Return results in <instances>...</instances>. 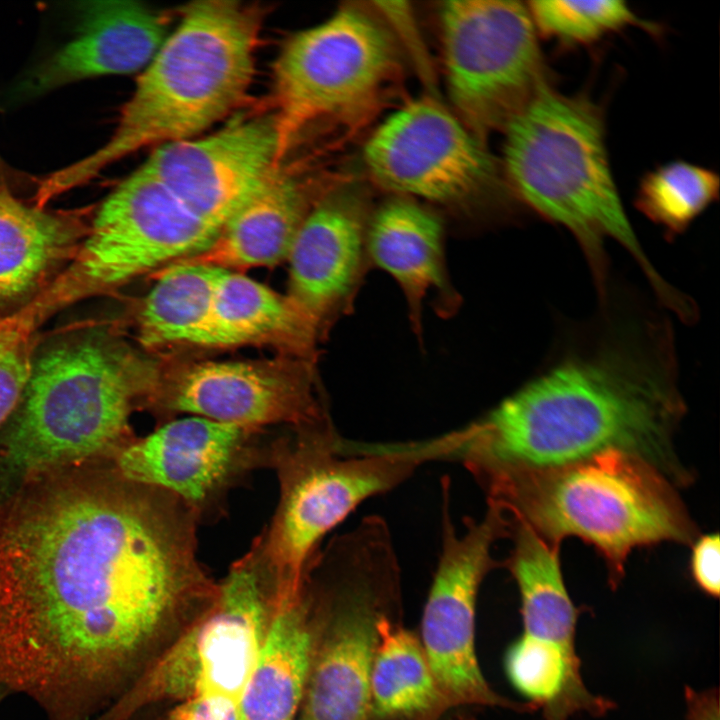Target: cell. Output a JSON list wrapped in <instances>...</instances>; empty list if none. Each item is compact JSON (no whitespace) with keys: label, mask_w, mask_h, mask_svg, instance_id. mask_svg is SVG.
<instances>
[{"label":"cell","mask_w":720,"mask_h":720,"mask_svg":"<svg viewBox=\"0 0 720 720\" xmlns=\"http://www.w3.org/2000/svg\"><path fill=\"white\" fill-rule=\"evenodd\" d=\"M0 502V681L46 720H98L218 595L193 512L112 461Z\"/></svg>","instance_id":"cell-1"},{"label":"cell","mask_w":720,"mask_h":720,"mask_svg":"<svg viewBox=\"0 0 720 720\" xmlns=\"http://www.w3.org/2000/svg\"><path fill=\"white\" fill-rule=\"evenodd\" d=\"M675 368L660 325L569 354L449 434L450 457L466 468L538 470L619 451L686 488L694 473L676 446L686 407Z\"/></svg>","instance_id":"cell-2"},{"label":"cell","mask_w":720,"mask_h":720,"mask_svg":"<svg viewBox=\"0 0 720 720\" xmlns=\"http://www.w3.org/2000/svg\"><path fill=\"white\" fill-rule=\"evenodd\" d=\"M262 22L260 8L237 0H198L181 8L110 138L41 179L37 203L47 205L142 148L197 137L230 115L250 88Z\"/></svg>","instance_id":"cell-3"},{"label":"cell","mask_w":720,"mask_h":720,"mask_svg":"<svg viewBox=\"0 0 720 720\" xmlns=\"http://www.w3.org/2000/svg\"><path fill=\"white\" fill-rule=\"evenodd\" d=\"M468 471L510 520L552 544L576 537L591 545L613 588L633 550L690 545L699 536L680 489L648 462L619 451L546 469Z\"/></svg>","instance_id":"cell-4"},{"label":"cell","mask_w":720,"mask_h":720,"mask_svg":"<svg viewBox=\"0 0 720 720\" xmlns=\"http://www.w3.org/2000/svg\"><path fill=\"white\" fill-rule=\"evenodd\" d=\"M503 168L517 198L572 233L604 298V241L622 245L668 308L681 294L653 267L627 217L611 171L603 113L584 95L542 86L504 128Z\"/></svg>","instance_id":"cell-5"},{"label":"cell","mask_w":720,"mask_h":720,"mask_svg":"<svg viewBox=\"0 0 720 720\" xmlns=\"http://www.w3.org/2000/svg\"><path fill=\"white\" fill-rule=\"evenodd\" d=\"M128 351L90 331L33 358L28 382L4 436L1 466L27 480L96 460H112L134 438L129 419L153 377L139 376Z\"/></svg>","instance_id":"cell-6"},{"label":"cell","mask_w":720,"mask_h":720,"mask_svg":"<svg viewBox=\"0 0 720 720\" xmlns=\"http://www.w3.org/2000/svg\"><path fill=\"white\" fill-rule=\"evenodd\" d=\"M425 456L415 443H346L330 423L275 434L270 468L279 501L259 534L279 592L299 588L322 539L365 500L407 478Z\"/></svg>","instance_id":"cell-7"},{"label":"cell","mask_w":720,"mask_h":720,"mask_svg":"<svg viewBox=\"0 0 720 720\" xmlns=\"http://www.w3.org/2000/svg\"><path fill=\"white\" fill-rule=\"evenodd\" d=\"M400 576L382 537L347 534L322 550L309 579L316 636L296 720H370L376 625L399 600Z\"/></svg>","instance_id":"cell-8"},{"label":"cell","mask_w":720,"mask_h":720,"mask_svg":"<svg viewBox=\"0 0 720 720\" xmlns=\"http://www.w3.org/2000/svg\"><path fill=\"white\" fill-rule=\"evenodd\" d=\"M401 63L394 37L368 11L338 9L292 34L274 61L273 115L280 160L310 126L359 122L391 96Z\"/></svg>","instance_id":"cell-9"},{"label":"cell","mask_w":720,"mask_h":720,"mask_svg":"<svg viewBox=\"0 0 720 720\" xmlns=\"http://www.w3.org/2000/svg\"><path fill=\"white\" fill-rule=\"evenodd\" d=\"M257 536L232 563L213 605L181 632L112 708L114 720L199 695L240 701L277 599V581Z\"/></svg>","instance_id":"cell-10"},{"label":"cell","mask_w":720,"mask_h":720,"mask_svg":"<svg viewBox=\"0 0 720 720\" xmlns=\"http://www.w3.org/2000/svg\"><path fill=\"white\" fill-rule=\"evenodd\" d=\"M218 232L139 167L103 201L64 270L14 315L33 331L76 301L200 252Z\"/></svg>","instance_id":"cell-11"},{"label":"cell","mask_w":720,"mask_h":720,"mask_svg":"<svg viewBox=\"0 0 720 720\" xmlns=\"http://www.w3.org/2000/svg\"><path fill=\"white\" fill-rule=\"evenodd\" d=\"M449 97L479 139L502 129L549 83L527 4L447 1L440 7Z\"/></svg>","instance_id":"cell-12"},{"label":"cell","mask_w":720,"mask_h":720,"mask_svg":"<svg viewBox=\"0 0 720 720\" xmlns=\"http://www.w3.org/2000/svg\"><path fill=\"white\" fill-rule=\"evenodd\" d=\"M450 480L442 481L441 552L424 606L422 648L439 695V713L450 707L483 705L531 710L497 694L487 683L475 652V611L486 575L501 565L494 544L508 536L503 512L487 503L481 519H465L459 532L451 517Z\"/></svg>","instance_id":"cell-13"},{"label":"cell","mask_w":720,"mask_h":720,"mask_svg":"<svg viewBox=\"0 0 720 720\" xmlns=\"http://www.w3.org/2000/svg\"><path fill=\"white\" fill-rule=\"evenodd\" d=\"M269 432L187 415L134 438L112 463L127 480L180 499L200 524L221 517L232 489L270 467Z\"/></svg>","instance_id":"cell-14"},{"label":"cell","mask_w":720,"mask_h":720,"mask_svg":"<svg viewBox=\"0 0 720 720\" xmlns=\"http://www.w3.org/2000/svg\"><path fill=\"white\" fill-rule=\"evenodd\" d=\"M363 159L375 182L401 195L457 203L497 193L498 165L485 141L431 98L408 101L368 138Z\"/></svg>","instance_id":"cell-15"},{"label":"cell","mask_w":720,"mask_h":720,"mask_svg":"<svg viewBox=\"0 0 720 720\" xmlns=\"http://www.w3.org/2000/svg\"><path fill=\"white\" fill-rule=\"evenodd\" d=\"M281 165L273 113L155 147L140 166L206 225L220 231Z\"/></svg>","instance_id":"cell-16"},{"label":"cell","mask_w":720,"mask_h":720,"mask_svg":"<svg viewBox=\"0 0 720 720\" xmlns=\"http://www.w3.org/2000/svg\"><path fill=\"white\" fill-rule=\"evenodd\" d=\"M144 402L163 415L186 414L255 429L330 423L291 359L194 363L155 379Z\"/></svg>","instance_id":"cell-17"},{"label":"cell","mask_w":720,"mask_h":720,"mask_svg":"<svg viewBox=\"0 0 720 720\" xmlns=\"http://www.w3.org/2000/svg\"><path fill=\"white\" fill-rule=\"evenodd\" d=\"M68 41L12 87L13 102L35 99L68 84L142 71L168 36L166 14L134 0H90L75 7Z\"/></svg>","instance_id":"cell-18"},{"label":"cell","mask_w":720,"mask_h":720,"mask_svg":"<svg viewBox=\"0 0 720 720\" xmlns=\"http://www.w3.org/2000/svg\"><path fill=\"white\" fill-rule=\"evenodd\" d=\"M365 237L364 209L351 191L320 198L302 222L286 259L287 295L316 325L350 291Z\"/></svg>","instance_id":"cell-19"},{"label":"cell","mask_w":720,"mask_h":720,"mask_svg":"<svg viewBox=\"0 0 720 720\" xmlns=\"http://www.w3.org/2000/svg\"><path fill=\"white\" fill-rule=\"evenodd\" d=\"M313 204L304 184L280 165L206 248L174 263L234 272L273 266L287 259Z\"/></svg>","instance_id":"cell-20"},{"label":"cell","mask_w":720,"mask_h":720,"mask_svg":"<svg viewBox=\"0 0 720 720\" xmlns=\"http://www.w3.org/2000/svg\"><path fill=\"white\" fill-rule=\"evenodd\" d=\"M316 636V615L305 580L279 595L255 667L239 701L241 720H296Z\"/></svg>","instance_id":"cell-21"},{"label":"cell","mask_w":720,"mask_h":720,"mask_svg":"<svg viewBox=\"0 0 720 720\" xmlns=\"http://www.w3.org/2000/svg\"><path fill=\"white\" fill-rule=\"evenodd\" d=\"M87 231L80 216L29 206L0 187V307L41 290Z\"/></svg>","instance_id":"cell-22"},{"label":"cell","mask_w":720,"mask_h":720,"mask_svg":"<svg viewBox=\"0 0 720 720\" xmlns=\"http://www.w3.org/2000/svg\"><path fill=\"white\" fill-rule=\"evenodd\" d=\"M508 521L513 545L504 561L520 595L523 631L532 646L580 665L576 652L578 610L566 588L560 546L545 541L527 526Z\"/></svg>","instance_id":"cell-23"},{"label":"cell","mask_w":720,"mask_h":720,"mask_svg":"<svg viewBox=\"0 0 720 720\" xmlns=\"http://www.w3.org/2000/svg\"><path fill=\"white\" fill-rule=\"evenodd\" d=\"M316 328L287 294L225 270L216 287L202 346L262 344L303 356L312 346Z\"/></svg>","instance_id":"cell-24"},{"label":"cell","mask_w":720,"mask_h":720,"mask_svg":"<svg viewBox=\"0 0 720 720\" xmlns=\"http://www.w3.org/2000/svg\"><path fill=\"white\" fill-rule=\"evenodd\" d=\"M374 262L389 273L411 301L444 281L443 229L438 217L408 198L384 203L366 233Z\"/></svg>","instance_id":"cell-25"},{"label":"cell","mask_w":720,"mask_h":720,"mask_svg":"<svg viewBox=\"0 0 720 720\" xmlns=\"http://www.w3.org/2000/svg\"><path fill=\"white\" fill-rule=\"evenodd\" d=\"M370 720L430 719L439 715V695L421 642L380 616L370 667Z\"/></svg>","instance_id":"cell-26"},{"label":"cell","mask_w":720,"mask_h":720,"mask_svg":"<svg viewBox=\"0 0 720 720\" xmlns=\"http://www.w3.org/2000/svg\"><path fill=\"white\" fill-rule=\"evenodd\" d=\"M225 270L174 263L152 273L156 284L137 320L138 339L148 348L202 346L219 279Z\"/></svg>","instance_id":"cell-27"},{"label":"cell","mask_w":720,"mask_h":720,"mask_svg":"<svg viewBox=\"0 0 720 720\" xmlns=\"http://www.w3.org/2000/svg\"><path fill=\"white\" fill-rule=\"evenodd\" d=\"M719 187V176L713 170L673 160L641 178L635 206L673 239L718 199Z\"/></svg>","instance_id":"cell-28"},{"label":"cell","mask_w":720,"mask_h":720,"mask_svg":"<svg viewBox=\"0 0 720 720\" xmlns=\"http://www.w3.org/2000/svg\"><path fill=\"white\" fill-rule=\"evenodd\" d=\"M539 36L565 45H588L627 27L659 34L658 25L640 18L621 0H540L527 3Z\"/></svg>","instance_id":"cell-29"},{"label":"cell","mask_w":720,"mask_h":720,"mask_svg":"<svg viewBox=\"0 0 720 720\" xmlns=\"http://www.w3.org/2000/svg\"><path fill=\"white\" fill-rule=\"evenodd\" d=\"M690 572L699 589L717 598L720 592V542L718 533L699 535L692 543Z\"/></svg>","instance_id":"cell-30"},{"label":"cell","mask_w":720,"mask_h":720,"mask_svg":"<svg viewBox=\"0 0 720 720\" xmlns=\"http://www.w3.org/2000/svg\"><path fill=\"white\" fill-rule=\"evenodd\" d=\"M166 720H241L239 702L220 695H199L176 703Z\"/></svg>","instance_id":"cell-31"},{"label":"cell","mask_w":720,"mask_h":720,"mask_svg":"<svg viewBox=\"0 0 720 720\" xmlns=\"http://www.w3.org/2000/svg\"><path fill=\"white\" fill-rule=\"evenodd\" d=\"M687 720H720L717 690L697 692L686 689Z\"/></svg>","instance_id":"cell-32"},{"label":"cell","mask_w":720,"mask_h":720,"mask_svg":"<svg viewBox=\"0 0 720 720\" xmlns=\"http://www.w3.org/2000/svg\"><path fill=\"white\" fill-rule=\"evenodd\" d=\"M28 179L23 173L10 167L0 156V187L14 193L16 188L29 184Z\"/></svg>","instance_id":"cell-33"},{"label":"cell","mask_w":720,"mask_h":720,"mask_svg":"<svg viewBox=\"0 0 720 720\" xmlns=\"http://www.w3.org/2000/svg\"><path fill=\"white\" fill-rule=\"evenodd\" d=\"M13 695L11 691L7 688V686L0 681V705L2 702L8 698L9 696Z\"/></svg>","instance_id":"cell-34"}]
</instances>
